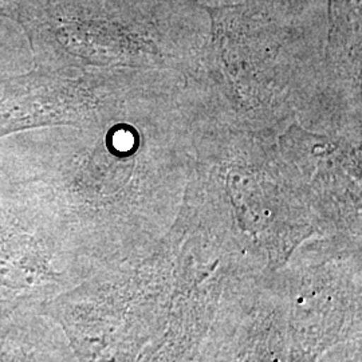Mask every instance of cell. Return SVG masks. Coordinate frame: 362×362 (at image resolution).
I'll list each match as a JSON object with an SVG mask.
<instances>
[{
    "instance_id": "cell-1",
    "label": "cell",
    "mask_w": 362,
    "mask_h": 362,
    "mask_svg": "<svg viewBox=\"0 0 362 362\" xmlns=\"http://www.w3.org/2000/svg\"><path fill=\"white\" fill-rule=\"evenodd\" d=\"M52 212L35 188L0 192V318L45 313L85 276Z\"/></svg>"
}]
</instances>
